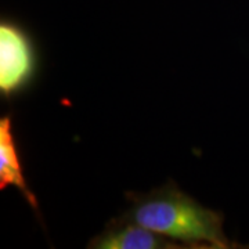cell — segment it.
I'll list each match as a JSON object with an SVG mask.
<instances>
[{
    "label": "cell",
    "mask_w": 249,
    "mask_h": 249,
    "mask_svg": "<svg viewBox=\"0 0 249 249\" xmlns=\"http://www.w3.org/2000/svg\"><path fill=\"white\" fill-rule=\"evenodd\" d=\"M90 249H188L187 245L144 227L126 214L111 219L88 244Z\"/></svg>",
    "instance_id": "obj_3"
},
{
    "label": "cell",
    "mask_w": 249,
    "mask_h": 249,
    "mask_svg": "<svg viewBox=\"0 0 249 249\" xmlns=\"http://www.w3.org/2000/svg\"><path fill=\"white\" fill-rule=\"evenodd\" d=\"M37 55L31 35L21 25L3 19L0 24V94L4 100L27 90L35 79Z\"/></svg>",
    "instance_id": "obj_2"
},
{
    "label": "cell",
    "mask_w": 249,
    "mask_h": 249,
    "mask_svg": "<svg viewBox=\"0 0 249 249\" xmlns=\"http://www.w3.org/2000/svg\"><path fill=\"white\" fill-rule=\"evenodd\" d=\"M124 214L152 231L169 237L188 248H245L224 232L222 212L201 205L173 181L148 193H126Z\"/></svg>",
    "instance_id": "obj_1"
},
{
    "label": "cell",
    "mask_w": 249,
    "mask_h": 249,
    "mask_svg": "<svg viewBox=\"0 0 249 249\" xmlns=\"http://www.w3.org/2000/svg\"><path fill=\"white\" fill-rule=\"evenodd\" d=\"M14 187L39 217V201L29 188L24 173V165L18 150L11 115L0 118V190Z\"/></svg>",
    "instance_id": "obj_4"
}]
</instances>
